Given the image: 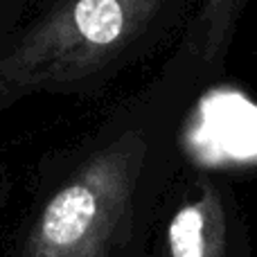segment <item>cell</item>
<instances>
[{"label":"cell","mask_w":257,"mask_h":257,"mask_svg":"<svg viewBox=\"0 0 257 257\" xmlns=\"http://www.w3.org/2000/svg\"><path fill=\"white\" fill-rule=\"evenodd\" d=\"M250 0H194L176 39L205 59L226 66Z\"/></svg>","instance_id":"cell-4"},{"label":"cell","mask_w":257,"mask_h":257,"mask_svg":"<svg viewBox=\"0 0 257 257\" xmlns=\"http://www.w3.org/2000/svg\"><path fill=\"white\" fill-rule=\"evenodd\" d=\"M223 70L174 41L149 84L36 163L30 203L3 257H149L185 158L181 128Z\"/></svg>","instance_id":"cell-1"},{"label":"cell","mask_w":257,"mask_h":257,"mask_svg":"<svg viewBox=\"0 0 257 257\" xmlns=\"http://www.w3.org/2000/svg\"><path fill=\"white\" fill-rule=\"evenodd\" d=\"M149 257H255L244 208L217 167L183 158L165 196Z\"/></svg>","instance_id":"cell-3"},{"label":"cell","mask_w":257,"mask_h":257,"mask_svg":"<svg viewBox=\"0 0 257 257\" xmlns=\"http://www.w3.org/2000/svg\"><path fill=\"white\" fill-rule=\"evenodd\" d=\"M194 0H57L0 50V115L32 95H99L174 43Z\"/></svg>","instance_id":"cell-2"}]
</instances>
